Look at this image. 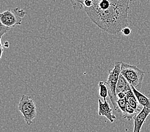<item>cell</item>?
Segmentation results:
<instances>
[{
  "label": "cell",
  "mask_w": 150,
  "mask_h": 132,
  "mask_svg": "<svg viewBox=\"0 0 150 132\" xmlns=\"http://www.w3.org/2000/svg\"><path fill=\"white\" fill-rule=\"evenodd\" d=\"M132 0H93V5L84 10L100 29L116 35L128 27V14Z\"/></svg>",
  "instance_id": "1"
},
{
  "label": "cell",
  "mask_w": 150,
  "mask_h": 132,
  "mask_svg": "<svg viewBox=\"0 0 150 132\" xmlns=\"http://www.w3.org/2000/svg\"><path fill=\"white\" fill-rule=\"evenodd\" d=\"M144 74V71L139 69L137 66L121 62V74L125 78L130 86L138 90L141 88Z\"/></svg>",
  "instance_id": "2"
},
{
  "label": "cell",
  "mask_w": 150,
  "mask_h": 132,
  "mask_svg": "<svg viewBox=\"0 0 150 132\" xmlns=\"http://www.w3.org/2000/svg\"><path fill=\"white\" fill-rule=\"evenodd\" d=\"M121 62L120 61L115 62L113 68L109 71L108 80H107L109 98L110 101L112 102L114 110L117 112H118V108L117 105V101L118 99L117 98L116 89L117 81L121 75Z\"/></svg>",
  "instance_id": "3"
},
{
  "label": "cell",
  "mask_w": 150,
  "mask_h": 132,
  "mask_svg": "<svg viewBox=\"0 0 150 132\" xmlns=\"http://www.w3.org/2000/svg\"><path fill=\"white\" fill-rule=\"evenodd\" d=\"M18 110L23 115L25 123L28 125H31L33 120L37 117V107L33 100L27 95H22L18 105Z\"/></svg>",
  "instance_id": "4"
},
{
  "label": "cell",
  "mask_w": 150,
  "mask_h": 132,
  "mask_svg": "<svg viewBox=\"0 0 150 132\" xmlns=\"http://www.w3.org/2000/svg\"><path fill=\"white\" fill-rule=\"evenodd\" d=\"M26 12L19 8H10L0 14L1 24L12 28L22 24L23 19L26 15Z\"/></svg>",
  "instance_id": "5"
},
{
  "label": "cell",
  "mask_w": 150,
  "mask_h": 132,
  "mask_svg": "<svg viewBox=\"0 0 150 132\" xmlns=\"http://www.w3.org/2000/svg\"><path fill=\"white\" fill-rule=\"evenodd\" d=\"M149 115L150 108L144 107L140 112H139L136 116H134L133 132H141L142 127Z\"/></svg>",
  "instance_id": "6"
},
{
  "label": "cell",
  "mask_w": 150,
  "mask_h": 132,
  "mask_svg": "<svg viewBox=\"0 0 150 132\" xmlns=\"http://www.w3.org/2000/svg\"><path fill=\"white\" fill-rule=\"evenodd\" d=\"M98 110L99 116L105 117L110 123H113L116 119V116L112 115V109L110 108L108 101L102 102L100 99H98Z\"/></svg>",
  "instance_id": "7"
},
{
  "label": "cell",
  "mask_w": 150,
  "mask_h": 132,
  "mask_svg": "<svg viewBox=\"0 0 150 132\" xmlns=\"http://www.w3.org/2000/svg\"><path fill=\"white\" fill-rule=\"evenodd\" d=\"M125 94H126L127 101L129 103V104L134 109L136 110L138 112H140L143 108H142V106L140 105V103H139L136 97H135L134 94V92L131 90L126 92Z\"/></svg>",
  "instance_id": "8"
},
{
  "label": "cell",
  "mask_w": 150,
  "mask_h": 132,
  "mask_svg": "<svg viewBox=\"0 0 150 132\" xmlns=\"http://www.w3.org/2000/svg\"><path fill=\"white\" fill-rule=\"evenodd\" d=\"M131 88L135 96L136 97L139 103H140V105L142 108H144V107H146V108H150V98L146 97L144 94H142V93L139 91V90H137L134 87L131 86Z\"/></svg>",
  "instance_id": "9"
},
{
  "label": "cell",
  "mask_w": 150,
  "mask_h": 132,
  "mask_svg": "<svg viewBox=\"0 0 150 132\" xmlns=\"http://www.w3.org/2000/svg\"><path fill=\"white\" fill-rule=\"evenodd\" d=\"M131 90L132 88H131L130 85L128 83V82L127 81L125 78H124V76H123L121 74L116 86V94L120 92L126 93L128 91Z\"/></svg>",
  "instance_id": "10"
},
{
  "label": "cell",
  "mask_w": 150,
  "mask_h": 132,
  "mask_svg": "<svg viewBox=\"0 0 150 132\" xmlns=\"http://www.w3.org/2000/svg\"><path fill=\"white\" fill-rule=\"evenodd\" d=\"M99 87V95L103 99V101H107V97L109 95V90L107 83L103 81H100L98 83Z\"/></svg>",
  "instance_id": "11"
},
{
  "label": "cell",
  "mask_w": 150,
  "mask_h": 132,
  "mask_svg": "<svg viewBox=\"0 0 150 132\" xmlns=\"http://www.w3.org/2000/svg\"><path fill=\"white\" fill-rule=\"evenodd\" d=\"M117 108H118V112L122 113V115H125L126 112V105H127L126 98L117 100Z\"/></svg>",
  "instance_id": "12"
},
{
  "label": "cell",
  "mask_w": 150,
  "mask_h": 132,
  "mask_svg": "<svg viewBox=\"0 0 150 132\" xmlns=\"http://www.w3.org/2000/svg\"><path fill=\"white\" fill-rule=\"evenodd\" d=\"M10 29H11L10 27H6L2 24H0V40H2L3 36L8 33Z\"/></svg>",
  "instance_id": "13"
},
{
  "label": "cell",
  "mask_w": 150,
  "mask_h": 132,
  "mask_svg": "<svg viewBox=\"0 0 150 132\" xmlns=\"http://www.w3.org/2000/svg\"><path fill=\"white\" fill-rule=\"evenodd\" d=\"M84 1L85 0H70V1L72 3L74 8L79 9H83L82 5H83Z\"/></svg>",
  "instance_id": "14"
},
{
  "label": "cell",
  "mask_w": 150,
  "mask_h": 132,
  "mask_svg": "<svg viewBox=\"0 0 150 132\" xmlns=\"http://www.w3.org/2000/svg\"><path fill=\"white\" fill-rule=\"evenodd\" d=\"M131 29L129 27H125L124 29H123V30L121 31V33L125 36H129L131 34Z\"/></svg>",
  "instance_id": "15"
},
{
  "label": "cell",
  "mask_w": 150,
  "mask_h": 132,
  "mask_svg": "<svg viewBox=\"0 0 150 132\" xmlns=\"http://www.w3.org/2000/svg\"><path fill=\"white\" fill-rule=\"evenodd\" d=\"M117 99H125L126 98V94L124 92H120L116 94Z\"/></svg>",
  "instance_id": "16"
},
{
  "label": "cell",
  "mask_w": 150,
  "mask_h": 132,
  "mask_svg": "<svg viewBox=\"0 0 150 132\" xmlns=\"http://www.w3.org/2000/svg\"><path fill=\"white\" fill-rule=\"evenodd\" d=\"M10 46V43L8 41H6L4 43V48H9Z\"/></svg>",
  "instance_id": "17"
}]
</instances>
